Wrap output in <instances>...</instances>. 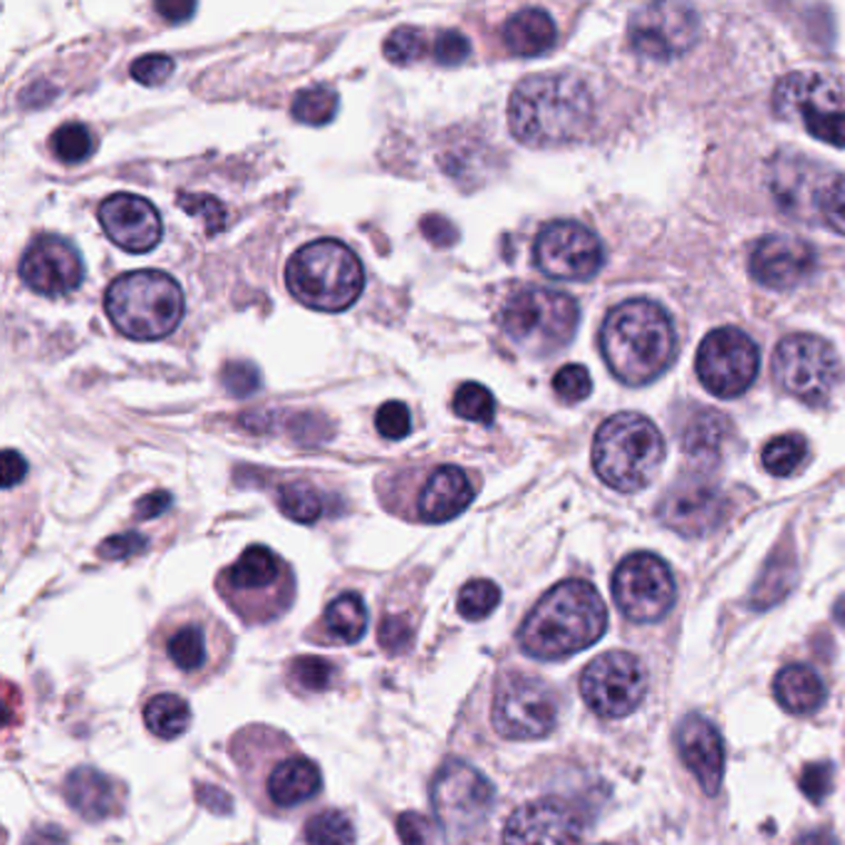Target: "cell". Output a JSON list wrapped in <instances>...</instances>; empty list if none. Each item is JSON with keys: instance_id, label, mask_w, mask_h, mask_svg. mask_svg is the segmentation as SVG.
I'll use <instances>...</instances> for the list:
<instances>
[{"instance_id": "484cf974", "label": "cell", "mask_w": 845, "mask_h": 845, "mask_svg": "<svg viewBox=\"0 0 845 845\" xmlns=\"http://www.w3.org/2000/svg\"><path fill=\"white\" fill-rule=\"evenodd\" d=\"M504 46L511 56L536 58L556 46L558 30L554 18L540 8H524L506 20Z\"/></svg>"}, {"instance_id": "f35d334b", "label": "cell", "mask_w": 845, "mask_h": 845, "mask_svg": "<svg viewBox=\"0 0 845 845\" xmlns=\"http://www.w3.org/2000/svg\"><path fill=\"white\" fill-rule=\"evenodd\" d=\"M95 149L92 132L84 125L70 122L56 129L50 137V151L56 159L64 161V165H78V161L88 159Z\"/></svg>"}, {"instance_id": "7bdbcfd3", "label": "cell", "mask_w": 845, "mask_h": 845, "mask_svg": "<svg viewBox=\"0 0 845 845\" xmlns=\"http://www.w3.org/2000/svg\"><path fill=\"white\" fill-rule=\"evenodd\" d=\"M554 389L563 402L576 405L588 399L593 392V379L590 372L583 365H566L560 367L554 377Z\"/></svg>"}, {"instance_id": "f546056e", "label": "cell", "mask_w": 845, "mask_h": 845, "mask_svg": "<svg viewBox=\"0 0 845 845\" xmlns=\"http://www.w3.org/2000/svg\"><path fill=\"white\" fill-rule=\"evenodd\" d=\"M322 625L332 640L345 645L360 643L367 633V608L360 595L342 593L340 598H335L322 615Z\"/></svg>"}, {"instance_id": "f6af8a7d", "label": "cell", "mask_w": 845, "mask_h": 845, "mask_svg": "<svg viewBox=\"0 0 845 845\" xmlns=\"http://www.w3.org/2000/svg\"><path fill=\"white\" fill-rule=\"evenodd\" d=\"M221 382L233 397H251L261 389V372L246 360H233L223 367Z\"/></svg>"}, {"instance_id": "3957f363", "label": "cell", "mask_w": 845, "mask_h": 845, "mask_svg": "<svg viewBox=\"0 0 845 845\" xmlns=\"http://www.w3.org/2000/svg\"><path fill=\"white\" fill-rule=\"evenodd\" d=\"M608 627L600 593L585 580H563L550 588L518 630L528 657L563 659L595 645Z\"/></svg>"}, {"instance_id": "8992f818", "label": "cell", "mask_w": 845, "mask_h": 845, "mask_svg": "<svg viewBox=\"0 0 845 845\" xmlns=\"http://www.w3.org/2000/svg\"><path fill=\"white\" fill-rule=\"evenodd\" d=\"M665 459V439L643 415L625 411L603 421L593 441V469L615 491L635 494L655 479Z\"/></svg>"}, {"instance_id": "d6986e66", "label": "cell", "mask_w": 845, "mask_h": 845, "mask_svg": "<svg viewBox=\"0 0 845 845\" xmlns=\"http://www.w3.org/2000/svg\"><path fill=\"white\" fill-rule=\"evenodd\" d=\"M18 274L30 290L48 298H60L80 288L84 266L74 246L64 238L40 236L26 248Z\"/></svg>"}, {"instance_id": "5bb4252c", "label": "cell", "mask_w": 845, "mask_h": 845, "mask_svg": "<svg viewBox=\"0 0 845 845\" xmlns=\"http://www.w3.org/2000/svg\"><path fill=\"white\" fill-rule=\"evenodd\" d=\"M675 578L663 558L655 554H633L617 566L613 576V598L630 620L655 623L675 605Z\"/></svg>"}, {"instance_id": "91938a15", "label": "cell", "mask_w": 845, "mask_h": 845, "mask_svg": "<svg viewBox=\"0 0 845 845\" xmlns=\"http://www.w3.org/2000/svg\"><path fill=\"white\" fill-rule=\"evenodd\" d=\"M796 845H838V838L831 831H811L801 836Z\"/></svg>"}, {"instance_id": "6f0895ef", "label": "cell", "mask_w": 845, "mask_h": 845, "mask_svg": "<svg viewBox=\"0 0 845 845\" xmlns=\"http://www.w3.org/2000/svg\"><path fill=\"white\" fill-rule=\"evenodd\" d=\"M157 13L169 20V23H183V20H189L193 16V10H197V6L193 3H169V0H161V3L155 6Z\"/></svg>"}, {"instance_id": "ab89813d", "label": "cell", "mask_w": 845, "mask_h": 845, "mask_svg": "<svg viewBox=\"0 0 845 845\" xmlns=\"http://www.w3.org/2000/svg\"><path fill=\"white\" fill-rule=\"evenodd\" d=\"M382 50H385V58L389 62L399 64V68H405V64H411V62L421 60V56H425V52H427L425 32L417 30V28H411V26L395 28L387 36Z\"/></svg>"}, {"instance_id": "e575fe53", "label": "cell", "mask_w": 845, "mask_h": 845, "mask_svg": "<svg viewBox=\"0 0 845 845\" xmlns=\"http://www.w3.org/2000/svg\"><path fill=\"white\" fill-rule=\"evenodd\" d=\"M806 439L801 435L774 437L762 451L764 469L772 476H791L806 459Z\"/></svg>"}, {"instance_id": "8fae6325", "label": "cell", "mask_w": 845, "mask_h": 845, "mask_svg": "<svg viewBox=\"0 0 845 845\" xmlns=\"http://www.w3.org/2000/svg\"><path fill=\"white\" fill-rule=\"evenodd\" d=\"M494 729L511 742L544 739L558 724V697L544 679L511 672L498 679L494 707Z\"/></svg>"}, {"instance_id": "94428289", "label": "cell", "mask_w": 845, "mask_h": 845, "mask_svg": "<svg viewBox=\"0 0 845 845\" xmlns=\"http://www.w3.org/2000/svg\"><path fill=\"white\" fill-rule=\"evenodd\" d=\"M833 615H836V620L841 625H845V595L836 603V608H833Z\"/></svg>"}, {"instance_id": "5b68a950", "label": "cell", "mask_w": 845, "mask_h": 845, "mask_svg": "<svg viewBox=\"0 0 845 845\" xmlns=\"http://www.w3.org/2000/svg\"><path fill=\"white\" fill-rule=\"evenodd\" d=\"M183 292L169 274L135 270L112 280L105 292V310L115 328L129 340H161L179 328Z\"/></svg>"}, {"instance_id": "d4e9b609", "label": "cell", "mask_w": 845, "mask_h": 845, "mask_svg": "<svg viewBox=\"0 0 845 845\" xmlns=\"http://www.w3.org/2000/svg\"><path fill=\"white\" fill-rule=\"evenodd\" d=\"M64 798L74 814L90 823H100L122 811L119 786L110 776L92 766H80L64 782Z\"/></svg>"}, {"instance_id": "60d3db41", "label": "cell", "mask_w": 845, "mask_h": 845, "mask_svg": "<svg viewBox=\"0 0 845 845\" xmlns=\"http://www.w3.org/2000/svg\"><path fill=\"white\" fill-rule=\"evenodd\" d=\"M335 675H338V669H335L330 659H322V657L306 655V657H298L290 663L292 682L300 685L302 689H308V692L330 689L332 682H335Z\"/></svg>"}, {"instance_id": "1f68e13d", "label": "cell", "mask_w": 845, "mask_h": 845, "mask_svg": "<svg viewBox=\"0 0 845 845\" xmlns=\"http://www.w3.org/2000/svg\"><path fill=\"white\" fill-rule=\"evenodd\" d=\"M167 655L181 672L193 675L209 659V643H206L203 627L197 623H187L177 627L167 640Z\"/></svg>"}, {"instance_id": "83f0119b", "label": "cell", "mask_w": 845, "mask_h": 845, "mask_svg": "<svg viewBox=\"0 0 845 845\" xmlns=\"http://www.w3.org/2000/svg\"><path fill=\"white\" fill-rule=\"evenodd\" d=\"M774 695L788 714L806 717V714L818 712L821 704L826 702V687L811 667L788 665L774 679Z\"/></svg>"}, {"instance_id": "603a6c76", "label": "cell", "mask_w": 845, "mask_h": 845, "mask_svg": "<svg viewBox=\"0 0 845 845\" xmlns=\"http://www.w3.org/2000/svg\"><path fill=\"white\" fill-rule=\"evenodd\" d=\"M677 746L704 794H717L724 782V744L717 727L699 714H689L677 727Z\"/></svg>"}, {"instance_id": "b9f144b4", "label": "cell", "mask_w": 845, "mask_h": 845, "mask_svg": "<svg viewBox=\"0 0 845 845\" xmlns=\"http://www.w3.org/2000/svg\"><path fill=\"white\" fill-rule=\"evenodd\" d=\"M177 203L187 213L201 219L209 236L226 229V206L216 197H209V193H181Z\"/></svg>"}, {"instance_id": "2e32d148", "label": "cell", "mask_w": 845, "mask_h": 845, "mask_svg": "<svg viewBox=\"0 0 845 845\" xmlns=\"http://www.w3.org/2000/svg\"><path fill=\"white\" fill-rule=\"evenodd\" d=\"M627 38L637 56L657 62L675 60L695 48L699 16L685 3H649L635 10Z\"/></svg>"}, {"instance_id": "7a4b0ae2", "label": "cell", "mask_w": 845, "mask_h": 845, "mask_svg": "<svg viewBox=\"0 0 845 845\" xmlns=\"http://www.w3.org/2000/svg\"><path fill=\"white\" fill-rule=\"evenodd\" d=\"M600 350L620 382L643 387L665 375L677 355V335L665 308L655 300L633 298L605 316Z\"/></svg>"}, {"instance_id": "680465c9", "label": "cell", "mask_w": 845, "mask_h": 845, "mask_svg": "<svg viewBox=\"0 0 845 845\" xmlns=\"http://www.w3.org/2000/svg\"><path fill=\"white\" fill-rule=\"evenodd\" d=\"M26 845H68V838H64V833L56 826H40L28 833Z\"/></svg>"}, {"instance_id": "7c38bea8", "label": "cell", "mask_w": 845, "mask_h": 845, "mask_svg": "<svg viewBox=\"0 0 845 845\" xmlns=\"http://www.w3.org/2000/svg\"><path fill=\"white\" fill-rule=\"evenodd\" d=\"M647 692V672L643 659L613 649L595 657L580 677L585 704L603 719H623L640 707Z\"/></svg>"}, {"instance_id": "7dc6e473", "label": "cell", "mask_w": 845, "mask_h": 845, "mask_svg": "<svg viewBox=\"0 0 845 845\" xmlns=\"http://www.w3.org/2000/svg\"><path fill=\"white\" fill-rule=\"evenodd\" d=\"M471 56V42L459 30H441L435 40V60L441 68H457Z\"/></svg>"}, {"instance_id": "44dd1931", "label": "cell", "mask_w": 845, "mask_h": 845, "mask_svg": "<svg viewBox=\"0 0 845 845\" xmlns=\"http://www.w3.org/2000/svg\"><path fill=\"white\" fill-rule=\"evenodd\" d=\"M100 226L107 238L127 254H147L161 241V216L157 206L135 197V193H115L100 203Z\"/></svg>"}, {"instance_id": "ac0fdd59", "label": "cell", "mask_w": 845, "mask_h": 845, "mask_svg": "<svg viewBox=\"0 0 845 845\" xmlns=\"http://www.w3.org/2000/svg\"><path fill=\"white\" fill-rule=\"evenodd\" d=\"M727 498L704 474H682L659 501V518L682 536H704L724 521Z\"/></svg>"}, {"instance_id": "277c9868", "label": "cell", "mask_w": 845, "mask_h": 845, "mask_svg": "<svg viewBox=\"0 0 845 845\" xmlns=\"http://www.w3.org/2000/svg\"><path fill=\"white\" fill-rule=\"evenodd\" d=\"M286 286L302 306L320 312H342L355 306L365 290V268L350 246L335 238H318L286 266Z\"/></svg>"}, {"instance_id": "c3c4849f", "label": "cell", "mask_w": 845, "mask_h": 845, "mask_svg": "<svg viewBox=\"0 0 845 845\" xmlns=\"http://www.w3.org/2000/svg\"><path fill=\"white\" fill-rule=\"evenodd\" d=\"M818 209L823 213V221H826L833 231L845 236V177L831 181L828 187H823Z\"/></svg>"}, {"instance_id": "9a60e30c", "label": "cell", "mask_w": 845, "mask_h": 845, "mask_svg": "<svg viewBox=\"0 0 845 845\" xmlns=\"http://www.w3.org/2000/svg\"><path fill=\"white\" fill-rule=\"evenodd\" d=\"M534 261L540 274L554 280H590L600 274L605 251L600 238L585 223L554 221L540 229Z\"/></svg>"}, {"instance_id": "f907efd6", "label": "cell", "mask_w": 845, "mask_h": 845, "mask_svg": "<svg viewBox=\"0 0 845 845\" xmlns=\"http://www.w3.org/2000/svg\"><path fill=\"white\" fill-rule=\"evenodd\" d=\"M397 833L405 845H431L435 843V826L421 814H402L397 818Z\"/></svg>"}, {"instance_id": "ee69618b", "label": "cell", "mask_w": 845, "mask_h": 845, "mask_svg": "<svg viewBox=\"0 0 845 845\" xmlns=\"http://www.w3.org/2000/svg\"><path fill=\"white\" fill-rule=\"evenodd\" d=\"M171 72H175V60L161 56V52H149V56L137 58L129 68L132 80L145 84V88H159L171 78Z\"/></svg>"}, {"instance_id": "681fc988", "label": "cell", "mask_w": 845, "mask_h": 845, "mask_svg": "<svg viewBox=\"0 0 845 845\" xmlns=\"http://www.w3.org/2000/svg\"><path fill=\"white\" fill-rule=\"evenodd\" d=\"M833 788V766L831 764H808L801 772V791H804L811 804H823V798Z\"/></svg>"}, {"instance_id": "7402d4cb", "label": "cell", "mask_w": 845, "mask_h": 845, "mask_svg": "<svg viewBox=\"0 0 845 845\" xmlns=\"http://www.w3.org/2000/svg\"><path fill=\"white\" fill-rule=\"evenodd\" d=\"M749 270L758 286L788 290L804 284L816 270V251L794 236H766L756 243Z\"/></svg>"}, {"instance_id": "74e56055", "label": "cell", "mask_w": 845, "mask_h": 845, "mask_svg": "<svg viewBox=\"0 0 845 845\" xmlns=\"http://www.w3.org/2000/svg\"><path fill=\"white\" fill-rule=\"evenodd\" d=\"M498 603H501V590H498V585L494 580L479 578V580H469L459 590L457 610L464 620L476 623V620H484V617H489L496 610Z\"/></svg>"}, {"instance_id": "9c48e42d", "label": "cell", "mask_w": 845, "mask_h": 845, "mask_svg": "<svg viewBox=\"0 0 845 845\" xmlns=\"http://www.w3.org/2000/svg\"><path fill=\"white\" fill-rule=\"evenodd\" d=\"M841 357L818 335H788L776 345L772 375L778 389L808 407L828 402L841 379Z\"/></svg>"}, {"instance_id": "ffe728a7", "label": "cell", "mask_w": 845, "mask_h": 845, "mask_svg": "<svg viewBox=\"0 0 845 845\" xmlns=\"http://www.w3.org/2000/svg\"><path fill=\"white\" fill-rule=\"evenodd\" d=\"M580 833L576 811L563 801L544 798L514 811L506 821L504 845H578Z\"/></svg>"}, {"instance_id": "30bf717a", "label": "cell", "mask_w": 845, "mask_h": 845, "mask_svg": "<svg viewBox=\"0 0 845 845\" xmlns=\"http://www.w3.org/2000/svg\"><path fill=\"white\" fill-rule=\"evenodd\" d=\"M774 112L778 119H801L818 142L845 147V95L826 74H786L774 90Z\"/></svg>"}, {"instance_id": "e0dca14e", "label": "cell", "mask_w": 845, "mask_h": 845, "mask_svg": "<svg viewBox=\"0 0 845 845\" xmlns=\"http://www.w3.org/2000/svg\"><path fill=\"white\" fill-rule=\"evenodd\" d=\"M494 804V786L479 768L467 762L444 764L431 784V806L444 828L467 831L476 826Z\"/></svg>"}, {"instance_id": "cb8c5ba5", "label": "cell", "mask_w": 845, "mask_h": 845, "mask_svg": "<svg viewBox=\"0 0 845 845\" xmlns=\"http://www.w3.org/2000/svg\"><path fill=\"white\" fill-rule=\"evenodd\" d=\"M474 484L467 471L451 467V464H441V467L431 469L419 486L415 501L417 518L425 524H447L467 511L474 501Z\"/></svg>"}, {"instance_id": "8d00e7d4", "label": "cell", "mask_w": 845, "mask_h": 845, "mask_svg": "<svg viewBox=\"0 0 845 845\" xmlns=\"http://www.w3.org/2000/svg\"><path fill=\"white\" fill-rule=\"evenodd\" d=\"M308 845H352L355 826L342 811H322L312 816L306 826Z\"/></svg>"}, {"instance_id": "4fadbf2b", "label": "cell", "mask_w": 845, "mask_h": 845, "mask_svg": "<svg viewBox=\"0 0 845 845\" xmlns=\"http://www.w3.org/2000/svg\"><path fill=\"white\" fill-rule=\"evenodd\" d=\"M758 365L756 342L739 328L712 330L697 350L699 382L724 399L742 397L754 385Z\"/></svg>"}, {"instance_id": "bcb514c9", "label": "cell", "mask_w": 845, "mask_h": 845, "mask_svg": "<svg viewBox=\"0 0 845 845\" xmlns=\"http://www.w3.org/2000/svg\"><path fill=\"white\" fill-rule=\"evenodd\" d=\"M375 429L379 431V437H385L389 441L405 439L411 431V415L409 407L405 402H387L377 409L375 417Z\"/></svg>"}, {"instance_id": "816d5d0a", "label": "cell", "mask_w": 845, "mask_h": 845, "mask_svg": "<svg viewBox=\"0 0 845 845\" xmlns=\"http://www.w3.org/2000/svg\"><path fill=\"white\" fill-rule=\"evenodd\" d=\"M145 548H147V538L142 534H135V530H127V534L107 538L100 546V556L105 560H125V558L142 554Z\"/></svg>"}, {"instance_id": "6da1fadb", "label": "cell", "mask_w": 845, "mask_h": 845, "mask_svg": "<svg viewBox=\"0 0 845 845\" xmlns=\"http://www.w3.org/2000/svg\"><path fill=\"white\" fill-rule=\"evenodd\" d=\"M595 119L593 95L576 74H530L508 100V127L518 142L536 149L578 142Z\"/></svg>"}, {"instance_id": "f1b7e54d", "label": "cell", "mask_w": 845, "mask_h": 845, "mask_svg": "<svg viewBox=\"0 0 845 845\" xmlns=\"http://www.w3.org/2000/svg\"><path fill=\"white\" fill-rule=\"evenodd\" d=\"M732 431L727 417L719 415L717 409H702L699 415L687 421L682 431V449L695 459H717Z\"/></svg>"}, {"instance_id": "f5cc1de1", "label": "cell", "mask_w": 845, "mask_h": 845, "mask_svg": "<svg viewBox=\"0 0 845 845\" xmlns=\"http://www.w3.org/2000/svg\"><path fill=\"white\" fill-rule=\"evenodd\" d=\"M379 643L387 653H402V649L411 643V625L402 615H389L379 625Z\"/></svg>"}, {"instance_id": "52a82bcc", "label": "cell", "mask_w": 845, "mask_h": 845, "mask_svg": "<svg viewBox=\"0 0 845 845\" xmlns=\"http://www.w3.org/2000/svg\"><path fill=\"white\" fill-rule=\"evenodd\" d=\"M580 322V308L568 292L530 286L514 292L501 310V328L518 350L548 357L566 348Z\"/></svg>"}, {"instance_id": "9f6ffc18", "label": "cell", "mask_w": 845, "mask_h": 845, "mask_svg": "<svg viewBox=\"0 0 845 845\" xmlns=\"http://www.w3.org/2000/svg\"><path fill=\"white\" fill-rule=\"evenodd\" d=\"M0 471H3V486L6 489H13L16 484L26 479L28 474V461L20 457L18 451L6 449L3 451V461H0Z\"/></svg>"}, {"instance_id": "db71d44e", "label": "cell", "mask_w": 845, "mask_h": 845, "mask_svg": "<svg viewBox=\"0 0 845 845\" xmlns=\"http://www.w3.org/2000/svg\"><path fill=\"white\" fill-rule=\"evenodd\" d=\"M421 233H425L427 241L437 248H451L459 241L457 226H454L449 219H444V216H435V213L425 216V221H421Z\"/></svg>"}, {"instance_id": "ba28073f", "label": "cell", "mask_w": 845, "mask_h": 845, "mask_svg": "<svg viewBox=\"0 0 845 845\" xmlns=\"http://www.w3.org/2000/svg\"><path fill=\"white\" fill-rule=\"evenodd\" d=\"M223 598L251 620H270L292 600V578L284 560L268 546L246 548L219 580Z\"/></svg>"}, {"instance_id": "d6a6232c", "label": "cell", "mask_w": 845, "mask_h": 845, "mask_svg": "<svg viewBox=\"0 0 845 845\" xmlns=\"http://www.w3.org/2000/svg\"><path fill=\"white\" fill-rule=\"evenodd\" d=\"M278 508L290 521L316 524L325 511L322 496L306 481H290L278 489Z\"/></svg>"}, {"instance_id": "4316f807", "label": "cell", "mask_w": 845, "mask_h": 845, "mask_svg": "<svg viewBox=\"0 0 845 845\" xmlns=\"http://www.w3.org/2000/svg\"><path fill=\"white\" fill-rule=\"evenodd\" d=\"M320 768L306 756L286 758L268 778V796L274 804L290 808L302 801H310L320 791Z\"/></svg>"}, {"instance_id": "4dcf8cb0", "label": "cell", "mask_w": 845, "mask_h": 845, "mask_svg": "<svg viewBox=\"0 0 845 845\" xmlns=\"http://www.w3.org/2000/svg\"><path fill=\"white\" fill-rule=\"evenodd\" d=\"M145 724L159 739L171 742L189 729L191 709L179 695H159L145 707Z\"/></svg>"}, {"instance_id": "d590c367", "label": "cell", "mask_w": 845, "mask_h": 845, "mask_svg": "<svg viewBox=\"0 0 845 845\" xmlns=\"http://www.w3.org/2000/svg\"><path fill=\"white\" fill-rule=\"evenodd\" d=\"M454 415L476 421V425H491L496 417V399L494 395L479 382H464L451 399Z\"/></svg>"}, {"instance_id": "836d02e7", "label": "cell", "mask_w": 845, "mask_h": 845, "mask_svg": "<svg viewBox=\"0 0 845 845\" xmlns=\"http://www.w3.org/2000/svg\"><path fill=\"white\" fill-rule=\"evenodd\" d=\"M338 105H340L338 95H335L330 88H325V84H316V88H308L296 95L290 112L300 125L322 127V125H330L332 117L338 115Z\"/></svg>"}, {"instance_id": "11a10c76", "label": "cell", "mask_w": 845, "mask_h": 845, "mask_svg": "<svg viewBox=\"0 0 845 845\" xmlns=\"http://www.w3.org/2000/svg\"><path fill=\"white\" fill-rule=\"evenodd\" d=\"M171 508V494L169 491H151L145 496L142 501H137L135 514L139 521H149V518H157Z\"/></svg>"}]
</instances>
